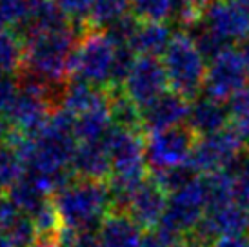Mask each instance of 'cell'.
Instances as JSON below:
<instances>
[{"label": "cell", "instance_id": "52a82bcc", "mask_svg": "<svg viewBox=\"0 0 249 247\" xmlns=\"http://www.w3.org/2000/svg\"><path fill=\"white\" fill-rule=\"evenodd\" d=\"M248 144L249 142L242 137V133L229 122L226 129L198 140L193 155L189 158V164L193 165L195 171L200 176L216 171H226L248 149Z\"/></svg>", "mask_w": 249, "mask_h": 247}, {"label": "cell", "instance_id": "e0dca14e", "mask_svg": "<svg viewBox=\"0 0 249 247\" xmlns=\"http://www.w3.org/2000/svg\"><path fill=\"white\" fill-rule=\"evenodd\" d=\"M109 106V96L106 86H95L82 80H70L62 93L60 107L76 118L89 111Z\"/></svg>", "mask_w": 249, "mask_h": 247}, {"label": "cell", "instance_id": "9a60e30c", "mask_svg": "<svg viewBox=\"0 0 249 247\" xmlns=\"http://www.w3.org/2000/svg\"><path fill=\"white\" fill-rule=\"evenodd\" d=\"M229 122H231L229 106L218 102V100H213L209 96H204V98H196L191 102L189 117H187L186 124L198 137L204 138L226 129Z\"/></svg>", "mask_w": 249, "mask_h": 247}, {"label": "cell", "instance_id": "f1b7e54d", "mask_svg": "<svg viewBox=\"0 0 249 247\" xmlns=\"http://www.w3.org/2000/svg\"><path fill=\"white\" fill-rule=\"evenodd\" d=\"M71 247H102L100 236H98V229L76 231L75 240H73V246Z\"/></svg>", "mask_w": 249, "mask_h": 247}, {"label": "cell", "instance_id": "e575fe53", "mask_svg": "<svg viewBox=\"0 0 249 247\" xmlns=\"http://www.w3.org/2000/svg\"><path fill=\"white\" fill-rule=\"evenodd\" d=\"M0 247H13L11 246V242L7 240V236L2 231H0Z\"/></svg>", "mask_w": 249, "mask_h": 247}, {"label": "cell", "instance_id": "9c48e42d", "mask_svg": "<svg viewBox=\"0 0 249 247\" xmlns=\"http://www.w3.org/2000/svg\"><path fill=\"white\" fill-rule=\"evenodd\" d=\"M167 86L169 82H167L166 68L160 58L137 56L122 89L140 109H144L145 106H149L166 93Z\"/></svg>", "mask_w": 249, "mask_h": 247}, {"label": "cell", "instance_id": "3957f363", "mask_svg": "<svg viewBox=\"0 0 249 247\" xmlns=\"http://www.w3.org/2000/svg\"><path fill=\"white\" fill-rule=\"evenodd\" d=\"M162 64L171 91L189 102L196 100L206 84L208 64L189 33L180 31L173 35V40L162 56Z\"/></svg>", "mask_w": 249, "mask_h": 247}, {"label": "cell", "instance_id": "d4e9b609", "mask_svg": "<svg viewBox=\"0 0 249 247\" xmlns=\"http://www.w3.org/2000/svg\"><path fill=\"white\" fill-rule=\"evenodd\" d=\"M26 175L20 157L6 142L0 144V193H6L13 184Z\"/></svg>", "mask_w": 249, "mask_h": 247}, {"label": "cell", "instance_id": "277c9868", "mask_svg": "<svg viewBox=\"0 0 249 247\" xmlns=\"http://www.w3.org/2000/svg\"><path fill=\"white\" fill-rule=\"evenodd\" d=\"M117 55V44L102 29H88L80 36L71 62V80L107 86Z\"/></svg>", "mask_w": 249, "mask_h": 247}, {"label": "cell", "instance_id": "ba28073f", "mask_svg": "<svg viewBox=\"0 0 249 247\" xmlns=\"http://www.w3.org/2000/svg\"><path fill=\"white\" fill-rule=\"evenodd\" d=\"M248 84L249 69L244 62L242 51L229 48L209 62L204 91L206 96L226 104L238 95Z\"/></svg>", "mask_w": 249, "mask_h": 247}, {"label": "cell", "instance_id": "1f68e13d", "mask_svg": "<svg viewBox=\"0 0 249 247\" xmlns=\"http://www.w3.org/2000/svg\"><path fill=\"white\" fill-rule=\"evenodd\" d=\"M171 247H206L204 244L193 238V236H184V238H180L178 242H175Z\"/></svg>", "mask_w": 249, "mask_h": 247}, {"label": "cell", "instance_id": "ffe728a7", "mask_svg": "<svg viewBox=\"0 0 249 247\" xmlns=\"http://www.w3.org/2000/svg\"><path fill=\"white\" fill-rule=\"evenodd\" d=\"M115 127L109 106L89 111L75 118V137L78 142H102Z\"/></svg>", "mask_w": 249, "mask_h": 247}, {"label": "cell", "instance_id": "30bf717a", "mask_svg": "<svg viewBox=\"0 0 249 247\" xmlns=\"http://www.w3.org/2000/svg\"><path fill=\"white\" fill-rule=\"evenodd\" d=\"M167 204H169V194L160 187L151 175H147V178L129 196L125 213L144 231H151L160 226Z\"/></svg>", "mask_w": 249, "mask_h": 247}, {"label": "cell", "instance_id": "484cf974", "mask_svg": "<svg viewBox=\"0 0 249 247\" xmlns=\"http://www.w3.org/2000/svg\"><path fill=\"white\" fill-rule=\"evenodd\" d=\"M29 9V0H0V28L17 29Z\"/></svg>", "mask_w": 249, "mask_h": 247}, {"label": "cell", "instance_id": "2e32d148", "mask_svg": "<svg viewBox=\"0 0 249 247\" xmlns=\"http://www.w3.org/2000/svg\"><path fill=\"white\" fill-rule=\"evenodd\" d=\"M144 229L124 211H109L100 226L98 236L102 247H140Z\"/></svg>", "mask_w": 249, "mask_h": 247}, {"label": "cell", "instance_id": "d6a6232c", "mask_svg": "<svg viewBox=\"0 0 249 247\" xmlns=\"http://www.w3.org/2000/svg\"><path fill=\"white\" fill-rule=\"evenodd\" d=\"M186 2H189L191 6H195L196 9H200V11L206 13V9H208L209 6H213V4L220 2V0H186Z\"/></svg>", "mask_w": 249, "mask_h": 247}, {"label": "cell", "instance_id": "7c38bea8", "mask_svg": "<svg viewBox=\"0 0 249 247\" xmlns=\"http://www.w3.org/2000/svg\"><path fill=\"white\" fill-rule=\"evenodd\" d=\"M191 102L175 91H166L142 109V129L147 133L169 129L187 122Z\"/></svg>", "mask_w": 249, "mask_h": 247}, {"label": "cell", "instance_id": "836d02e7", "mask_svg": "<svg viewBox=\"0 0 249 247\" xmlns=\"http://www.w3.org/2000/svg\"><path fill=\"white\" fill-rule=\"evenodd\" d=\"M242 56H244V62H246V66H248V69H249V40L246 42V44H244Z\"/></svg>", "mask_w": 249, "mask_h": 247}, {"label": "cell", "instance_id": "4fadbf2b", "mask_svg": "<svg viewBox=\"0 0 249 247\" xmlns=\"http://www.w3.org/2000/svg\"><path fill=\"white\" fill-rule=\"evenodd\" d=\"M70 26L73 24L62 13V9L58 7L55 0H29L28 15L20 26L15 29V33L24 40L33 35L60 31Z\"/></svg>", "mask_w": 249, "mask_h": 247}, {"label": "cell", "instance_id": "d6986e66", "mask_svg": "<svg viewBox=\"0 0 249 247\" xmlns=\"http://www.w3.org/2000/svg\"><path fill=\"white\" fill-rule=\"evenodd\" d=\"M4 194L18 211L29 214V216H33L51 198L46 185L42 184L40 180H36L35 176L28 175V173L17 184L11 185Z\"/></svg>", "mask_w": 249, "mask_h": 247}, {"label": "cell", "instance_id": "603a6c76", "mask_svg": "<svg viewBox=\"0 0 249 247\" xmlns=\"http://www.w3.org/2000/svg\"><path fill=\"white\" fill-rule=\"evenodd\" d=\"M131 15L139 22H164L173 17L175 0H129Z\"/></svg>", "mask_w": 249, "mask_h": 247}, {"label": "cell", "instance_id": "7a4b0ae2", "mask_svg": "<svg viewBox=\"0 0 249 247\" xmlns=\"http://www.w3.org/2000/svg\"><path fill=\"white\" fill-rule=\"evenodd\" d=\"M64 227L75 231L98 229L100 222L111 211V191L104 180L76 178L53 196Z\"/></svg>", "mask_w": 249, "mask_h": 247}, {"label": "cell", "instance_id": "d590c367", "mask_svg": "<svg viewBox=\"0 0 249 247\" xmlns=\"http://www.w3.org/2000/svg\"><path fill=\"white\" fill-rule=\"evenodd\" d=\"M235 2H238L240 6L246 7V9H248V11H249V0H235Z\"/></svg>", "mask_w": 249, "mask_h": 247}, {"label": "cell", "instance_id": "f546056e", "mask_svg": "<svg viewBox=\"0 0 249 247\" xmlns=\"http://www.w3.org/2000/svg\"><path fill=\"white\" fill-rule=\"evenodd\" d=\"M171 246H173V242L169 240L159 227L151 229V231H145L142 244H140V247H171Z\"/></svg>", "mask_w": 249, "mask_h": 247}, {"label": "cell", "instance_id": "7402d4cb", "mask_svg": "<svg viewBox=\"0 0 249 247\" xmlns=\"http://www.w3.org/2000/svg\"><path fill=\"white\" fill-rule=\"evenodd\" d=\"M129 13H131L129 0H97L88 18V26L91 29L106 31Z\"/></svg>", "mask_w": 249, "mask_h": 247}, {"label": "cell", "instance_id": "8d00e7d4", "mask_svg": "<svg viewBox=\"0 0 249 247\" xmlns=\"http://www.w3.org/2000/svg\"><path fill=\"white\" fill-rule=\"evenodd\" d=\"M248 222H249V206H248ZM248 231H249V226H248Z\"/></svg>", "mask_w": 249, "mask_h": 247}, {"label": "cell", "instance_id": "ac0fdd59", "mask_svg": "<svg viewBox=\"0 0 249 247\" xmlns=\"http://www.w3.org/2000/svg\"><path fill=\"white\" fill-rule=\"evenodd\" d=\"M171 40H173V35L166 24H157V22L142 24L140 22L131 42H129V48L137 53V56L160 58V56H164Z\"/></svg>", "mask_w": 249, "mask_h": 247}, {"label": "cell", "instance_id": "6da1fadb", "mask_svg": "<svg viewBox=\"0 0 249 247\" xmlns=\"http://www.w3.org/2000/svg\"><path fill=\"white\" fill-rule=\"evenodd\" d=\"M82 35V26L73 24L60 31L24 38V58L18 73L33 76L49 88H64L71 80L73 53Z\"/></svg>", "mask_w": 249, "mask_h": 247}, {"label": "cell", "instance_id": "8fae6325", "mask_svg": "<svg viewBox=\"0 0 249 247\" xmlns=\"http://www.w3.org/2000/svg\"><path fill=\"white\" fill-rule=\"evenodd\" d=\"M202 22L228 44L249 40V11L235 0H220L209 6Z\"/></svg>", "mask_w": 249, "mask_h": 247}, {"label": "cell", "instance_id": "4316f807", "mask_svg": "<svg viewBox=\"0 0 249 247\" xmlns=\"http://www.w3.org/2000/svg\"><path fill=\"white\" fill-rule=\"evenodd\" d=\"M55 2L62 9V13L70 18L71 24L82 26L89 18L91 9L97 0H55Z\"/></svg>", "mask_w": 249, "mask_h": 247}, {"label": "cell", "instance_id": "83f0119b", "mask_svg": "<svg viewBox=\"0 0 249 247\" xmlns=\"http://www.w3.org/2000/svg\"><path fill=\"white\" fill-rule=\"evenodd\" d=\"M18 93V80L17 75L2 76L0 78V118L6 117L7 109L11 107L15 96Z\"/></svg>", "mask_w": 249, "mask_h": 247}, {"label": "cell", "instance_id": "4dcf8cb0", "mask_svg": "<svg viewBox=\"0 0 249 247\" xmlns=\"http://www.w3.org/2000/svg\"><path fill=\"white\" fill-rule=\"evenodd\" d=\"M209 247H249V236L248 234L220 236V238H216Z\"/></svg>", "mask_w": 249, "mask_h": 247}, {"label": "cell", "instance_id": "5bb4252c", "mask_svg": "<svg viewBox=\"0 0 249 247\" xmlns=\"http://www.w3.org/2000/svg\"><path fill=\"white\" fill-rule=\"evenodd\" d=\"M71 171L76 178L104 180L111 176V160L106 140L102 142H78L71 158Z\"/></svg>", "mask_w": 249, "mask_h": 247}, {"label": "cell", "instance_id": "8992f818", "mask_svg": "<svg viewBox=\"0 0 249 247\" xmlns=\"http://www.w3.org/2000/svg\"><path fill=\"white\" fill-rule=\"evenodd\" d=\"M200 137L187 124L145 135V158L149 171H164L187 164Z\"/></svg>", "mask_w": 249, "mask_h": 247}, {"label": "cell", "instance_id": "5b68a950", "mask_svg": "<svg viewBox=\"0 0 249 247\" xmlns=\"http://www.w3.org/2000/svg\"><path fill=\"white\" fill-rule=\"evenodd\" d=\"M206 211H208V194L202 176H198L191 184H187L186 187H182L180 191L169 196V204L159 229L175 244L180 238L193 233V229L204 218Z\"/></svg>", "mask_w": 249, "mask_h": 247}, {"label": "cell", "instance_id": "44dd1931", "mask_svg": "<svg viewBox=\"0 0 249 247\" xmlns=\"http://www.w3.org/2000/svg\"><path fill=\"white\" fill-rule=\"evenodd\" d=\"M24 44L13 29L0 28V78L17 75L22 68Z\"/></svg>", "mask_w": 249, "mask_h": 247}, {"label": "cell", "instance_id": "cb8c5ba5", "mask_svg": "<svg viewBox=\"0 0 249 247\" xmlns=\"http://www.w3.org/2000/svg\"><path fill=\"white\" fill-rule=\"evenodd\" d=\"M149 175L159 182V185L169 194V196L200 176L198 173L195 171V167L189 164V162H187V164H182V165H177V167H171V169L149 173Z\"/></svg>", "mask_w": 249, "mask_h": 247}]
</instances>
